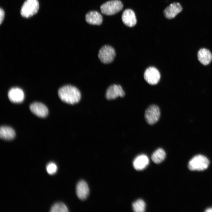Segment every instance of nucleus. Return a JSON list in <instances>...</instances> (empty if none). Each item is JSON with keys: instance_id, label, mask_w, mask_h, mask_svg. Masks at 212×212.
I'll list each match as a JSON object with an SVG mask.
<instances>
[{"instance_id": "f257e3e1", "label": "nucleus", "mask_w": 212, "mask_h": 212, "mask_svg": "<svg viewBox=\"0 0 212 212\" xmlns=\"http://www.w3.org/2000/svg\"><path fill=\"white\" fill-rule=\"evenodd\" d=\"M58 95L62 101L71 105L79 102L81 97L79 90L75 87L69 85L60 88L58 91Z\"/></svg>"}, {"instance_id": "f03ea898", "label": "nucleus", "mask_w": 212, "mask_h": 212, "mask_svg": "<svg viewBox=\"0 0 212 212\" xmlns=\"http://www.w3.org/2000/svg\"><path fill=\"white\" fill-rule=\"evenodd\" d=\"M209 163V160L205 156L198 155L189 161L188 168L191 170L202 171L207 168Z\"/></svg>"}, {"instance_id": "7ed1b4c3", "label": "nucleus", "mask_w": 212, "mask_h": 212, "mask_svg": "<svg viewBox=\"0 0 212 212\" xmlns=\"http://www.w3.org/2000/svg\"><path fill=\"white\" fill-rule=\"evenodd\" d=\"M123 7V4L120 1L112 0L102 4L100 9L102 14L107 15H111L121 11Z\"/></svg>"}, {"instance_id": "20e7f679", "label": "nucleus", "mask_w": 212, "mask_h": 212, "mask_svg": "<svg viewBox=\"0 0 212 212\" xmlns=\"http://www.w3.org/2000/svg\"><path fill=\"white\" fill-rule=\"evenodd\" d=\"M39 8L38 0H26L21 7L20 14L22 16L29 18L37 13Z\"/></svg>"}, {"instance_id": "39448f33", "label": "nucleus", "mask_w": 212, "mask_h": 212, "mask_svg": "<svg viewBox=\"0 0 212 212\" xmlns=\"http://www.w3.org/2000/svg\"><path fill=\"white\" fill-rule=\"evenodd\" d=\"M115 56L114 49L111 46L106 45L102 47L100 50L98 57L100 61L104 64L111 62Z\"/></svg>"}, {"instance_id": "423d86ee", "label": "nucleus", "mask_w": 212, "mask_h": 212, "mask_svg": "<svg viewBox=\"0 0 212 212\" xmlns=\"http://www.w3.org/2000/svg\"><path fill=\"white\" fill-rule=\"evenodd\" d=\"M160 111L159 107L155 105L149 107L145 112V117L147 122L150 125L156 123L159 120Z\"/></svg>"}, {"instance_id": "0eeeda50", "label": "nucleus", "mask_w": 212, "mask_h": 212, "mask_svg": "<svg viewBox=\"0 0 212 212\" xmlns=\"http://www.w3.org/2000/svg\"><path fill=\"white\" fill-rule=\"evenodd\" d=\"M144 77L146 81L151 85L157 84L159 82L160 75L159 71L154 67H150L145 70Z\"/></svg>"}, {"instance_id": "6e6552de", "label": "nucleus", "mask_w": 212, "mask_h": 212, "mask_svg": "<svg viewBox=\"0 0 212 212\" xmlns=\"http://www.w3.org/2000/svg\"><path fill=\"white\" fill-rule=\"evenodd\" d=\"M183 10V8L178 2H173L170 4L164 10L163 13L165 17L169 19L175 18Z\"/></svg>"}, {"instance_id": "1a4fd4ad", "label": "nucleus", "mask_w": 212, "mask_h": 212, "mask_svg": "<svg viewBox=\"0 0 212 212\" xmlns=\"http://www.w3.org/2000/svg\"><path fill=\"white\" fill-rule=\"evenodd\" d=\"M125 93L121 86L119 85H113L107 89L105 95L106 98L108 100L114 99L118 97H123Z\"/></svg>"}, {"instance_id": "9d476101", "label": "nucleus", "mask_w": 212, "mask_h": 212, "mask_svg": "<svg viewBox=\"0 0 212 212\" xmlns=\"http://www.w3.org/2000/svg\"><path fill=\"white\" fill-rule=\"evenodd\" d=\"M29 109L33 113L40 117H45L48 113L47 107L39 102H34L31 104L29 106Z\"/></svg>"}, {"instance_id": "9b49d317", "label": "nucleus", "mask_w": 212, "mask_h": 212, "mask_svg": "<svg viewBox=\"0 0 212 212\" xmlns=\"http://www.w3.org/2000/svg\"><path fill=\"white\" fill-rule=\"evenodd\" d=\"M122 19L123 23L126 26L132 27L137 23L136 16L134 11L130 9L125 10L123 12Z\"/></svg>"}, {"instance_id": "f8f14e48", "label": "nucleus", "mask_w": 212, "mask_h": 212, "mask_svg": "<svg viewBox=\"0 0 212 212\" xmlns=\"http://www.w3.org/2000/svg\"><path fill=\"white\" fill-rule=\"evenodd\" d=\"M8 95L9 100L14 103H21L24 99V95L23 91L17 87L10 89L8 92Z\"/></svg>"}, {"instance_id": "ddd939ff", "label": "nucleus", "mask_w": 212, "mask_h": 212, "mask_svg": "<svg viewBox=\"0 0 212 212\" xmlns=\"http://www.w3.org/2000/svg\"><path fill=\"white\" fill-rule=\"evenodd\" d=\"M76 193L77 196L80 200H84L87 198L89 193V189L85 181L81 180L78 183L76 187Z\"/></svg>"}, {"instance_id": "4468645a", "label": "nucleus", "mask_w": 212, "mask_h": 212, "mask_svg": "<svg viewBox=\"0 0 212 212\" xmlns=\"http://www.w3.org/2000/svg\"><path fill=\"white\" fill-rule=\"evenodd\" d=\"M198 59L204 65L209 64L212 60V54L210 51L205 48L200 49L197 53Z\"/></svg>"}, {"instance_id": "2eb2a0df", "label": "nucleus", "mask_w": 212, "mask_h": 212, "mask_svg": "<svg viewBox=\"0 0 212 212\" xmlns=\"http://www.w3.org/2000/svg\"><path fill=\"white\" fill-rule=\"evenodd\" d=\"M85 20L89 24L100 25L102 23V17L101 14L97 11H92L86 15Z\"/></svg>"}, {"instance_id": "dca6fc26", "label": "nucleus", "mask_w": 212, "mask_h": 212, "mask_svg": "<svg viewBox=\"0 0 212 212\" xmlns=\"http://www.w3.org/2000/svg\"><path fill=\"white\" fill-rule=\"evenodd\" d=\"M149 160L145 155L142 154L137 156L134 160L133 165L137 170H142L145 168L148 164Z\"/></svg>"}, {"instance_id": "f3484780", "label": "nucleus", "mask_w": 212, "mask_h": 212, "mask_svg": "<svg viewBox=\"0 0 212 212\" xmlns=\"http://www.w3.org/2000/svg\"><path fill=\"white\" fill-rule=\"evenodd\" d=\"M15 136L14 130L11 127L2 126L0 128V137L3 140H9L13 139Z\"/></svg>"}, {"instance_id": "a211bd4d", "label": "nucleus", "mask_w": 212, "mask_h": 212, "mask_svg": "<svg viewBox=\"0 0 212 212\" xmlns=\"http://www.w3.org/2000/svg\"><path fill=\"white\" fill-rule=\"evenodd\" d=\"M165 156L166 154L164 150L161 148H159L153 153L151 158L154 163L158 164L163 161Z\"/></svg>"}, {"instance_id": "6ab92c4d", "label": "nucleus", "mask_w": 212, "mask_h": 212, "mask_svg": "<svg viewBox=\"0 0 212 212\" xmlns=\"http://www.w3.org/2000/svg\"><path fill=\"white\" fill-rule=\"evenodd\" d=\"M145 202L141 199H139L133 202L132 204V209L135 212H143L145 209Z\"/></svg>"}, {"instance_id": "aec40b11", "label": "nucleus", "mask_w": 212, "mask_h": 212, "mask_svg": "<svg viewBox=\"0 0 212 212\" xmlns=\"http://www.w3.org/2000/svg\"><path fill=\"white\" fill-rule=\"evenodd\" d=\"M50 211L51 212H67L68 209L66 206L61 202H57L51 207Z\"/></svg>"}, {"instance_id": "412c9836", "label": "nucleus", "mask_w": 212, "mask_h": 212, "mask_svg": "<svg viewBox=\"0 0 212 212\" xmlns=\"http://www.w3.org/2000/svg\"><path fill=\"white\" fill-rule=\"evenodd\" d=\"M46 170L49 174L52 175L56 173L57 170V167L54 163L51 162L49 163L47 165Z\"/></svg>"}, {"instance_id": "4be33fe9", "label": "nucleus", "mask_w": 212, "mask_h": 212, "mask_svg": "<svg viewBox=\"0 0 212 212\" xmlns=\"http://www.w3.org/2000/svg\"><path fill=\"white\" fill-rule=\"evenodd\" d=\"M4 10L1 8L0 9V24L2 22L4 17Z\"/></svg>"}, {"instance_id": "5701e85b", "label": "nucleus", "mask_w": 212, "mask_h": 212, "mask_svg": "<svg viewBox=\"0 0 212 212\" xmlns=\"http://www.w3.org/2000/svg\"><path fill=\"white\" fill-rule=\"evenodd\" d=\"M205 211L206 212H212V208L207 209Z\"/></svg>"}]
</instances>
